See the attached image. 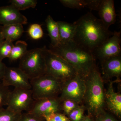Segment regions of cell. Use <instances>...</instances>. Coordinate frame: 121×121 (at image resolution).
I'll list each match as a JSON object with an SVG mask.
<instances>
[{
  "label": "cell",
  "instance_id": "4dcf8cb0",
  "mask_svg": "<svg viewBox=\"0 0 121 121\" xmlns=\"http://www.w3.org/2000/svg\"><path fill=\"white\" fill-rule=\"evenodd\" d=\"M7 66L0 60V80H2Z\"/></svg>",
  "mask_w": 121,
  "mask_h": 121
},
{
  "label": "cell",
  "instance_id": "83f0119b",
  "mask_svg": "<svg viewBox=\"0 0 121 121\" xmlns=\"http://www.w3.org/2000/svg\"><path fill=\"white\" fill-rule=\"evenodd\" d=\"M45 121H70L62 113H54L44 116Z\"/></svg>",
  "mask_w": 121,
  "mask_h": 121
},
{
  "label": "cell",
  "instance_id": "4316f807",
  "mask_svg": "<svg viewBox=\"0 0 121 121\" xmlns=\"http://www.w3.org/2000/svg\"><path fill=\"white\" fill-rule=\"evenodd\" d=\"M11 91L9 87L5 86L2 82L0 83V110L7 105L9 95Z\"/></svg>",
  "mask_w": 121,
  "mask_h": 121
},
{
  "label": "cell",
  "instance_id": "8fae6325",
  "mask_svg": "<svg viewBox=\"0 0 121 121\" xmlns=\"http://www.w3.org/2000/svg\"><path fill=\"white\" fill-rule=\"evenodd\" d=\"M62 101L59 97L35 99L30 110L27 112L43 117L54 113H62Z\"/></svg>",
  "mask_w": 121,
  "mask_h": 121
},
{
  "label": "cell",
  "instance_id": "d6986e66",
  "mask_svg": "<svg viewBox=\"0 0 121 121\" xmlns=\"http://www.w3.org/2000/svg\"><path fill=\"white\" fill-rule=\"evenodd\" d=\"M27 44L22 40L16 42L12 48L11 54L8 58L11 62L20 59L28 50L27 49Z\"/></svg>",
  "mask_w": 121,
  "mask_h": 121
},
{
  "label": "cell",
  "instance_id": "f546056e",
  "mask_svg": "<svg viewBox=\"0 0 121 121\" xmlns=\"http://www.w3.org/2000/svg\"><path fill=\"white\" fill-rule=\"evenodd\" d=\"M95 121H119L112 114L106 111L94 118Z\"/></svg>",
  "mask_w": 121,
  "mask_h": 121
},
{
  "label": "cell",
  "instance_id": "2e32d148",
  "mask_svg": "<svg viewBox=\"0 0 121 121\" xmlns=\"http://www.w3.org/2000/svg\"><path fill=\"white\" fill-rule=\"evenodd\" d=\"M24 32L23 25L20 24L1 26L0 31L4 40L12 42L19 39Z\"/></svg>",
  "mask_w": 121,
  "mask_h": 121
},
{
  "label": "cell",
  "instance_id": "ffe728a7",
  "mask_svg": "<svg viewBox=\"0 0 121 121\" xmlns=\"http://www.w3.org/2000/svg\"><path fill=\"white\" fill-rule=\"evenodd\" d=\"M9 2L11 5L19 11L30 8H34L37 3V0H11Z\"/></svg>",
  "mask_w": 121,
  "mask_h": 121
},
{
  "label": "cell",
  "instance_id": "603a6c76",
  "mask_svg": "<svg viewBox=\"0 0 121 121\" xmlns=\"http://www.w3.org/2000/svg\"><path fill=\"white\" fill-rule=\"evenodd\" d=\"M86 110L83 105L77 107L68 114L67 117L70 121H82L85 116L84 111Z\"/></svg>",
  "mask_w": 121,
  "mask_h": 121
},
{
  "label": "cell",
  "instance_id": "cb8c5ba5",
  "mask_svg": "<svg viewBox=\"0 0 121 121\" xmlns=\"http://www.w3.org/2000/svg\"><path fill=\"white\" fill-rule=\"evenodd\" d=\"M27 32L30 37L35 40L41 39L44 35L41 25L38 24H33L30 25Z\"/></svg>",
  "mask_w": 121,
  "mask_h": 121
},
{
  "label": "cell",
  "instance_id": "4fadbf2b",
  "mask_svg": "<svg viewBox=\"0 0 121 121\" xmlns=\"http://www.w3.org/2000/svg\"><path fill=\"white\" fill-rule=\"evenodd\" d=\"M105 107L111 113L119 119L121 118V94L114 91L112 82L108 85L105 91Z\"/></svg>",
  "mask_w": 121,
  "mask_h": 121
},
{
  "label": "cell",
  "instance_id": "5bb4252c",
  "mask_svg": "<svg viewBox=\"0 0 121 121\" xmlns=\"http://www.w3.org/2000/svg\"><path fill=\"white\" fill-rule=\"evenodd\" d=\"M100 19L107 29L115 23L117 14L113 0H102L98 11Z\"/></svg>",
  "mask_w": 121,
  "mask_h": 121
},
{
  "label": "cell",
  "instance_id": "484cf974",
  "mask_svg": "<svg viewBox=\"0 0 121 121\" xmlns=\"http://www.w3.org/2000/svg\"><path fill=\"white\" fill-rule=\"evenodd\" d=\"M79 105L77 103L71 99H65L62 101L61 106L62 113L67 117L72 110Z\"/></svg>",
  "mask_w": 121,
  "mask_h": 121
},
{
  "label": "cell",
  "instance_id": "5b68a950",
  "mask_svg": "<svg viewBox=\"0 0 121 121\" xmlns=\"http://www.w3.org/2000/svg\"><path fill=\"white\" fill-rule=\"evenodd\" d=\"M30 82L34 99L59 97L63 83L47 74L30 79Z\"/></svg>",
  "mask_w": 121,
  "mask_h": 121
},
{
  "label": "cell",
  "instance_id": "9c48e42d",
  "mask_svg": "<svg viewBox=\"0 0 121 121\" xmlns=\"http://www.w3.org/2000/svg\"><path fill=\"white\" fill-rule=\"evenodd\" d=\"M121 32L115 31L94 51L93 54L101 62L111 57L121 56Z\"/></svg>",
  "mask_w": 121,
  "mask_h": 121
},
{
  "label": "cell",
  "instance_id": "f1b7e54d",
  "mask_svg": "<svg viewBox=\"0 0 121 121\" xmlns=\"http://www.w3.org/2000/svg\"><path fill=\"white\" fill-rule=\"evenodd\" d=\"M19 121H45L43 117L31 113L26 112L22 113Z\"/></svg>",
  "mask_w": 121,
  "mask_h": 121
},
{
  "label": "cell",
  "instance_id": "e0dca14e",
  "mask_svg": "<svg viewBox=\"0 0 121 121\" xmlns=\"http://www.w3.org/2000/svg\"><path fill=\"white\" fill-rule=\"evenodd\" d=\"M58 25L60 43H64L72 40L76 26L75 24L65 21L57 22Z\"/></svg>",
  "mask_w": 121,
  "mask_h": 121
},
{
  "label": "cell",
  "instance_id": "277c9868",
  "mask_svg": "<svg viewBox=\"0 0 121 121\" xmlns=\"http://www.w3.org/2000/svg\"><path fill=\"white\" fill-rule=\"evenodd\" d=\"M46 47L28 50L20 59L19 68L30 79L46 74Z\"/></svg>",
  "mask_w": 121,
  "mask_h": 121
},
{
  "label": "cell",
  "instance_id": "836d02e7",
  "mask_svg": "<svg viewBox=\"0 0 121 121\" xmlns=\"http://www.w3.org/2000/svg\"><path fill=\"white\" fill-rule=\"evenodd\" d=\"M1 26H0V31H1Z\"/></svg>",
  "mask_w": 121,
  "mask_h": 121
},
{
  "label": "cell",
  "instance_id": "7402d4cb",
  "mask_svg": "<svg viewBox=\"0 0 121 121\" xmlns=\"http://www.w3.org/2000/svg\"><path fill=\"white\" fill-rule=\"evenodd\" d=\"M65 7L72 9H80L88 7V0H60Z\"/></svg>",
  "mask_w": 121,
  "mask_h": 121
},
{
  "label": "cell",
  "instance_id": "30bf717a",
  "mask_svg": "<svg viewBox=\"0 0 121 121\" xmlns=\"http://www.w3.org/2000/svg\"><path fill=\"white\" fill-rule=\"evenodd\" d=\"M2 80V84L5 86H13L16 89H31L30 79L19 67H7Z\"/></svg>",
  "mask_w": 121,
  "mask_h": 121
},
{
  "label": "cell",
  "instance_id": "52a82bcc",
  "mask_svg": "<svg viewBox=\"0 0 121 121\" xmlns=\"http://www.w3.org/2000/svg\"><path fill=\"white\" fill-rule=\"evenodd\" d=\"M86 90L85 78L78 74L63 82L59 98L61 101L71 99L80 105L83 101Z\"/></svg>",
  "mask_w": 121,
  "mask_h": 121
},
{
  "label": "cell",
  "instance_id": "d6a6232c",
  "mask_svg": "<svg viewBox=\"0 0 121 121\" xmlns=\"http://www.w3.org/2000/svg\"><path fill=\"white\" fill-rule=\"evenodd\" d=\"M4 39L3 38L0 31V45L1 44V43H3V41H4Z\"/></svg>",
  "mask_w": 121,
  "mask_h": 121
},
{
  "label": "cell",
  "instance_id": "44dd1931",
  "mask_svg": "<svg viewBox=\"0 0 121 121\" xmlns=\"http://www.w3.org/2000/svg\"><path fill=\"white\" fill-rule=\"evenodd\" d=\"M22 113L15 112L8 108L0 110V121H19Z\"/></svg>",
  "mask_w": 121,
  "mask_h": 121
},
{
  "label": "cell",
  "instance_id": "ac0fdd59",
  "mask_svg": "<svg viewBox=\"0 0 121 121\" xmlns=\"http://www.w3.org/2000/svg\"><path fill=\"white\" fill-rule=\"evenodd\" d=\"M45 22L48 35L51 39V47H56L60 43L58 23L50 15L46 18Z\"/></svg>",
  "mask_w": 121,
  "mask_h": 121
},
{
  "label": "cell",
  "instance_id": "7a4b0ae2",
  "mask_svg": "<svg viewBox=\"0 0 121 121\" xmlns=\"http://www.w3.org/2000/svg\"><path fill=\"white\" fill-rule=\"evenodd\" d=\"M60 56L74 68L78 74L86 78L97 67L95 58L91 52L86 50L73 40L60 43L50 49Z\"/></svg>",
  "mask_w": 121,
  "mask_h": 121
},
{
  "label": "cell",
  "instance_id": "d4e9b609",
  "mask_svg": "<svg viewBox=\"0 0 121 121\" xmlns=\"http://www.w3.org/2000/svg\"><path fill=\"white\" fill-rule=\"evenodd\" d=\"M13 45V42L4 40L0 45V60L2 61L5 58H8Z\"/></svg>",
  "mask_w": 121,
  "mask_h": 121
},
{
  "label": "cell",
  "instance_id": "1f68e13d",
  "mask_svg": "<svg viewBox=\"0 0 121 121\" xmlns=\"http://www.w3.org/2000/svg\"><path fill=\"white\" fill-rule=\"evenodd\" d=\"M82 121H95V120L93 118L88 115H85Z\"/></svg>",
  "mask_w": 121,
  "mask_h": 121
},
{
  "label": "cell",
  "instance_id": "ba28073f",
  "mask_svg": "<svg viewBox=\"0 0 121 121\" xmlns=\"http://www.w3.org/2000/svg\"><path fill=\"white\" fill-rule=\"evenodd\" d=\"M35 101L31 89H16L11 91L7 101V108L15 112H28Z\"/></svg>",
  "mask_w": 121,
  "mask_h": 121
},
{
  "label": "cell",
  "instance_id": "7c38bea8",
  "mask_svg": "<svg viewBox=\"0 0 121 121\" xmlns=\"http://www.w3.org/2000/svg\"><path fill=\"white\" fill-rule=\"evenodd\" d=\"M27 19L12 5L0 7V25L26 24Z\"/></svg>",
  "mask_w": 121,
  "mask_h": 121
},
{
  "label": "cell",
  "instance_id": "8992f818",
  "mask_svg": "<svg viewBox=\"0 0 121 121\" xmlns=\"http://www.w3.org/2000/svg\"><path fill=\"white\" fill-rule=\"evenodd\" d=\"M46 74L63 82L74 77L78 73L73 67L64 59L46 48L45 51Z\"/></svg>",
  "mask_w": 121,
  "mask_h": 121
},
{
  "label": "cell",
  "instance_id": "3957f363",
  "mask_svg": "<svg viewBox=\"0 0 121 121\" xmlns=\"http://www.w3.org/2000/svg\"><path fill=\"white\" fill-rule=\"evenodd\" d=\"M86 90L83 105L94 118L105 111L104 81L97 67L85 78Z\"/></svg>",
  "mask_w": 121,
  "mask_h": 121
},
{
  "label": "cell",
  "instance_id": "6da1fadb",
  "mask_svg": "<svg viewBox=\"0 0 121 121\" xmlns=\"http://www.w3.org/2000/svg\"><path fill=\"white\" fill-rule=\"evenodd\" d=\"M74 23L76 28L72 40L93 53L113 34L100 19L91 12L83 15Z\"/></svg>",
  "mask_w": 121,
  "mask_h": 121
},
{
  "label": "cell",
  "instance_id": "9a60e30c",
  "mask_svg": "<svg viewBox=\"0 0 121 121\" xmlns=\"http://www.w3.org/2000/svg\"><path fill=\"white\" fill-rule=\"evenodd\" d=\"M103 73L107 78L116 77L117 80L121 75V56L111 57L101 62Z\"/></svg>",
  "mask_w": 121,
  "mask_h": 121
}]
</instances>
